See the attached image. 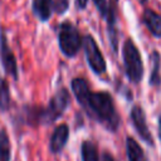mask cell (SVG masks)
Returning <instances> with one entry per match:
<instances>
[{
	"instance_id": "1",
	"label": "cell",
	"mask_w": 161,
	"mask_h": 161,
	"mask_svg": "<svg viewBox=\"0 0 161 161\" xmlns=\"http://www.w3.org/2000/svg\"><path fill=\"white\" fill-rule=\"evenodd\" d=\"M89 113H92L98 121H101L108 130L114 131L119 123L113 99L107 92H94L91 93L88 102L84 107Z\"/></svg>"
},
{
	"instance_id": "2",
	"label": "cell",
	"mask_w": 161,
	"mask_h": 161,
	"mask_svg": "<svg viewBox=\"0 0 161 161\" xmlns=\"http://www.w3.org/2000/svg\"><path fill=\"white\" fill-rule=\"evenodd\" d=\"M123 54V62H125V69L127 73V77L131 82L138 83L142 79L143 74V65L142 59L140 55V52L132 39H127L122 48Z\"/></svg>"
},
{
	"instance_id": "3",
	"label": "cell",
	"mask_w": 161,
	"mask_h": 161,
	"mask_svg": "<svg viewBox=\"0 0 161 161\" xmlns=\"http://www.w3.org/2000/svg\"><path fill=\"white\" fill-rule=\"evenodd\" d=\"M59 48L65 57H74L82 44L80 35L78 30L70 23H63L58 33Z\"/></svg>"
},
{
	"instance_id": "4",
	"label": "cell",
	"mask_w": 161,
	"mask_h": 161,
	"mask_svg": "<svg viewBox=\"0 0 161 161\" xmlns=\"http://www.w3.org/2000/svg\"><path fill=\"white\" fill-rule=\"evenodd\" d=\"M68 104H69V93L67 89L62 88L53 96V98L49 102L48 108L40 113V116H39L40 121L44 123L54 122L57 118H59L63 114V112L65 111Z\"/></svg>"
},
{
	"instance_id": "5",
	"label": "cell",
	"mask_w": 161,
	"mask_h": 161,
	"mask_svg": "<svg viewBox=\"0 0 161 161\" xmlns=\"http://www.w3.org/2000/svg\"><path fill=\"white\" fill-rule=\"evenodd\" d=\"M82 42H83V47H84L88 64L92 68V70L97 74L103 73L106 70V60H104L97 43L94 42V39L91 35H86Z\"/></svg>"
},
{
	"instance_id": "6",
	"label": "cell",
	"mask_w": 161,
	"mask_h": 161,
	"mask_svg": "<svg viewBox=\"0 0 161 161\" xmlns=\"http://www.w3.org/2000/svg\"><path fill=\"white\" fill-rule=\"evenodd\" d=\"M0 59H1V63H3L5 72L16 79L18 78L16 60H15L14 53L11 52V49L6 42V36L4 33L0 34Z\"/></svg>"
},
{
	"instance_id": "7",
	"label": "cell",
	"mask_w": 161,
	"mask_h": 161,
	"mask_svg": "<svg viewBox=\"0 0 161 161\" xmlns=\"http://www.w3.org/2000/svg\"><path fill=\"white\" fill-rule=\"evenodd\" d=\"M131 119L133 122V126H135L136 131L141 136V138L146 143L151 145L152 143V137H151V133H150L148 127H147V123H146L145 112H143V109L140 106H135L132 108V111H131Z\"/></svg>"
},
{
	"instance_id": "8",
	"label": "cell",
	"mask_w": 161,
	"mask_h": 161,
	"mask_svg": "<svg viewBox=\"0 0 161 161\" xmlns=\"http://www.w3.org/2000/svg\"><path fill=\"white\" fill-rule=\"evenodd\" d=\"M68 136H69L68 126L65 123L58 126L54 130V132L52 135V138H50V151L54 152V153L60 152L64 148V146L68 141Z\"/></svg>"
},
{
	"instance_id": "9",
	"label": "cell",
	"mask_w": 161,
	"mask_h": 161,
	"mask_svg": "<svg viewBox=\"0 0 161 161\" xmlns=\"http://www.w3.org/2000/svg\"><path fill=\"white\" fill-rule=\"evenodd\" d=\"M72 89H73V93H74L77 101L83 107H86V104L88 102V98H89V96L92 93L89 91L88 83L83 78H74L72 80Z\"/></svg>"
},
{
	"instance_id": "10",
	"label": "cell",
	"mask_w": 161,
	"mask_h": 161,
	"mask_svg": "<svg viewBox=\"0 0 161 161\" xmlns=\"http://www.w3.org/2000/svg\"><path fill=\"white\" fill-rule=\"evenodd\" d=\"M143 23L155 36H161V16L151 9L143 11Z\"/></svg>"
},
{
	"instance_id": "11",
	"label": "cell",
	"mask_w": 161,
	"mask_h": 161,
	"mask_svg": "<svg viewBox=\"0 0 161 161\" xmlns=\"http://www.w3.org/2000/svg\"><path fill=\"white\" fill-rule=\"evenodd\" d=\"M33 11L40 20H48L52 11V0H33Z\"/></svg>"
},
{
	"instance_id": "12",
	"label": "cell",
	"mask_w": 161,
	"mask_h": 161,
	"mask_svg": "<svg viewBox=\"0 0 161 161\" xmlns=\"http://www.w3.org/2000/svg\"><path fill=\"white\" fill-rule=\"evenodd\" d=\"M127 145V156H128V161H146L145 153L141 148V146L131 137L127 138L126 141Z\"/></svg>"
},
{
	"instance_id": "13",
	"label": "cell",
	"mask_w": 161,
	"mask_h": 161,
	"mask_svg": "<svg viewBox=\"0 0 161 161\" xmlns=\"http://www.w3.org/2000/svg\"><path fill=\"white\" fill-rule=\"evenodd\" d=\"M151 64H152V72H151V78H150V83L155 87H157L161 82V77H160V67H161V59L157 52H153L151 54Z\"/></svg>"
},
{
	"instance_id": "14",
	"label": "cell",
	"mask_w": 161,
	"mask_h": 161,
	"mask_svg": "<svg viewBox=\"0 0 161 161\" xmlns=\"http://www.w3.org/2000/svg\"><path fill=\"white\" fill-rule=\"evenodd\" d=\"M11 147L10 140L5 130H0V161H10Z\"/></svg>"
},
{
	"instance_id": "15",
	"label": "cell",
	"mask_w": 161,
	"mask_h": 161,
	"mask_svg": "<svg viewBox=\"0 0 161 161\" xmlns=\"http://www.w3.org/2000/svg\"><path fill=\"white\" fill-rule=\"evenodd\" d=\"M82 160L83 161H99L97 147L89 141H84L82 143Z\"/></svg>"
},
{
	"instance_id": "16",
	"label": "cell",
	"mask_w": 161,
	"mask_h": 161,
	"mask_svg": "<svg viewBox=\"0 0 161 161\" xmlns=\"http://www.w3.org/2000/svg\"><path fill=\"white\" fill-rule=\"evenodd\" d=\"M10 103V92L6 80L0 75V108L8 109Z\"/></svg>"
},
{
	"instance_id": "17",
	"label": "cell",
	"mask_w": 161,
	"mask_h": 161,
	"mask_svg": "<svg viewBox=\"0 0 161 161\" xmlns=\"http://www.w3.org/2000/svg\"><path fill=\"white\" fill-rule=\"evenodd\" d=\"M54 8H55L57 13H63L68 8V1L67 0H57Z\"/></svg>"
},
{
	"instance_id": "18",
	"label": "cell",
	"mask_w": 161,
	"mask_h": 161,
	"mask_svg": "<svg viewBox=\"0 0 161 161\" xmlns=\"http://www.w3.org/2000/svg\"><path fill=\"white\" fill-rule=\"evenodd\" d=\"M87 1L88 0H75V5L78 9H84L87 5Z\"/></svg>"
},
{
	"instance_id": "19",
	"label": "cell",
	"mask_w": 161,
	"mask_h": 161,
	"mask_svg": "<svg viewBox=\"0 0 161 161\" xmlns=\"http://www.w3.org/2000/svg\"><path fill=\"white\" fill-rule=\"evenodd\" d=\"M102 161H114V160H113L112 155H109L108 152H103V155H102Z\"/></svg>"
},
{
	"instance_id": "20",
	"label": "cell",
	"mask_w": 161,
	"mask_h": 161,
	"mask_svg": "<svg viewBox=\"0 0 161 161\" xmlns=\"http://www.w3.org/2000/svg\"><path fill=\"white\" fill-rule=\"evenodd\" d=\"M158 137H160V140H161V114H160V117H158Z\"/></svg>"
},
{
	"instance_id": "21",
	"label": "cell",
	"mask_w": 161,
	"mask_h": 161,
	"mask_svg": "<svg viewBox=\"0 0 161 161\" xmlns=\"http://www.w3.org/2000/svg\"><path fill=\"white\" fill-rule=\"evenodd\" d=\"M140 1H141V3H146L147 0H140Z\"/></svg>"
}]
</instances>
